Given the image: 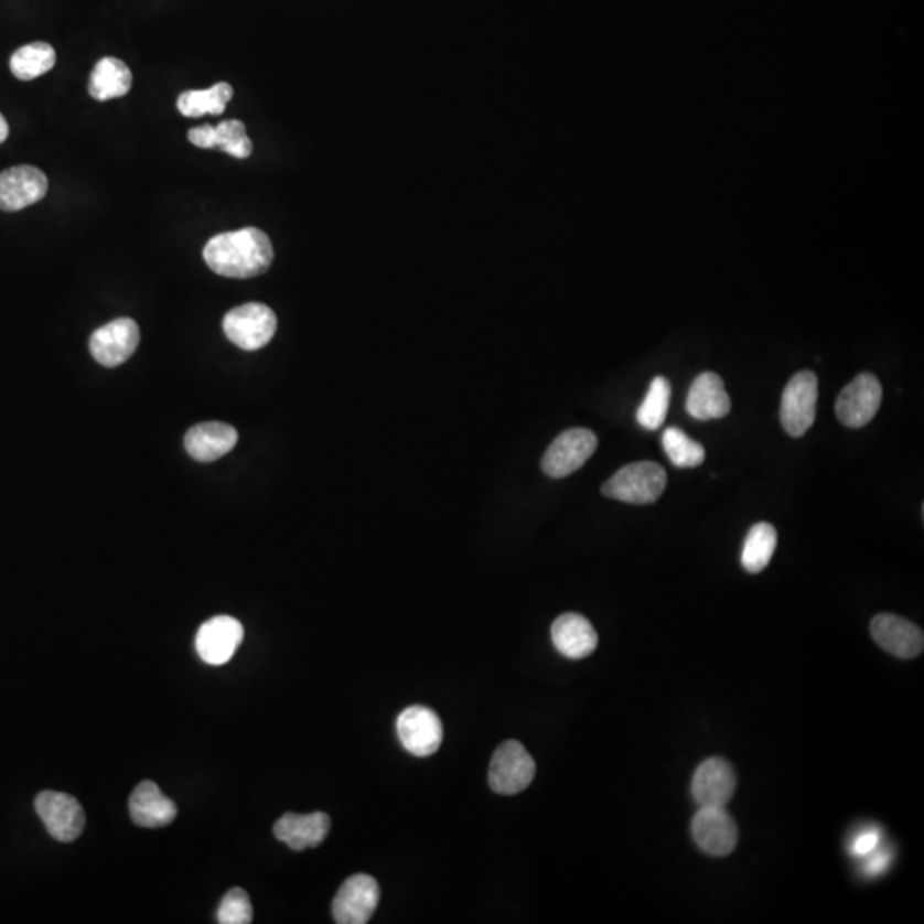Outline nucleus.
<instances>
[{
  "instance_id": "4468645a",
  "label": "nucleus",
  "mask_w": 924,
  "mask_h": 924,
  "mask_svg": "<svg viewBox=\"0 0 924 924\" xmlns=\"http://www.w3.org/2000/svg\"><path fill=\"white\" fill-rule=\"evenodd\" d=\"M49 192L45 173L30 164L12 166L0 173V209L14 213L40 203Z\"/></svg>"
},
{
  "instance_id": "0eeeda50",
  "label": "nucleus",
  "mask_w": 924,
  "mask_h": 924,
  "mask_svg": "<svg viewBox=\"0 0 924 924\" xmlns=\"http://www.w3.org/2000/svg\"><path fill=\"white\" fill-rule=\"evenodd\" d=\"M598 449V437L588 428L560 433L542 455L541 468L550 477H566L581 470Z\"/></svg>"
},
{
  "instance_id": "7ed1b4c3",
  "label": "nucleus",
  "mask_w": 924,
  "mask_h": 924,
  "mask_svg": "<svg viewBox=\"0 0 924 924\" xmlns=\"http://www.w3.org/2000/svg\"><path fill=\"white\" fill-rule=\"evenodd\" d=\"M276 313L262 303L235 307L223 319V331L232 343L245 352H257L275 337Z\"/></svg>"
},
{
  "instance_id": "f03ea898",
  "label": "nucleus",
  "mask_w": 924,
  "mask_h": 924,
  "mask_svg": "<svg viewBox=\"0 0 924 924\" xmlns=\"http://www.w3.org/2000/svg\"><path fill=\"white\" fill-rule=\"evenodd\" d=\"M668 483V474L665 468L657 462L641 461L632 462L616 471L606 483H604V497L613 501L625 502V504L649 505L662 497Z\"/></svg>"
},
{
  "instance_id": "5701e85b",
  "label": "nucleus",
  "mask_w": 924,
  "mask_h": 924,
  "mask_svg": "<svg viewBox=\"0 0 924 924\" xmlns=\"http://www.w3.org/2000/svg\"><path fill=\"white\" fill-rule=\"evenodd\" d=\"M234 98V88L228 83H218L207 89H194L179 96L176 108L189 119H200L203 115H222L226 105Z\"/></svg>"
},
{
  "instance_id": "bb28decb",
  "label": "nucleus",
  "mask_w": 924,
  "mask_h": 924,
  "mask_svg": "<svg viewBox=\"0 0 924 924\" xmlns=\"http://www.w3.org/2000/svg\"><path fill=\"white\" fill-rule=\"evenodd\" d=\"M663 448L676 468H697L706 459L702 443L691 440L680 428H668L663 433Z\"/></svg>"
},
{
  "instance_id": "f3484780",
  "label": "nucleus",
  "mask_w": 924,
  "mask_h": 924,
  "mask_svg": "<svg viewBox=\"0 0 924 924\" xmlns=\"http://www.w3.org/2000/svg\"><path fill=\"white\" fill-rule=\"evenodd\" d=\"M237 442V430L222 421L194 425L184 439L189 455L200 462H213L223 458L234 451Z\"/></svg>"
},
{
  "instance_id": "c85d7f7f",
  "label": "nucleus",
  "mask_w": 924,
  "mask_h": 924,
  "mask_svg": "<svg viewBox=\"0 0 924 924\" xmlns=\"http://www.w3.org/2000/svg\"><path fill=\"white\" fill-rule=\"evenodd\" d=\"M216 921L222 924H249L253 923L254 911L250 898L244 889H235L226 892L216 914Z\"/></svg>"
},
{
  "instance_id": "473e14b6",
  "label": "nucleus",
  "mask_w": 924,
  "mask_h": 924,
  "mask_svg": "<svg viewBox=\"0 0 924 924\" xmlns=\"http://www.w3.org/2000/svg\"><path fill=\"white\" fill-rule=\"evenodd\" d=\"M9 138V126L8 120L4 119V115L0 114V144Z\"/></svg>"
},
{
  "instance_id": "a878e982",
  "label": "nucleus",
  "mask_w": 924,
  "mask_h": 924,
  "mask_svg": "<svg viewBox=\"0 0 924 924\" xmlns=\"http://www.w3.org/2000/svg\"><path fill=\"white\" fill-rule=\"evenodd\" d=\"M669 399H671V384L666 377H656L651 383L646 399L637 411V421L646 430L662 428L668 415Z\"/></svg>"
},
{
  "instance_id": "aec40b11",
  "label": "nucleus",
  "mask_w": 924,
  "mask_h": 924,
  "mask_svg": "<svg viewBox=\"0 0 924 924\" xmlns=\"http://www.w3.org/2000/svg\"><path fill=\"white\" fill-rule=\"evenodd\" d=\"M129 812L139 827L158 829L175 820L176 805L163 795V791L153 781H142L130 795Z\"/></svg>"
},
{
  "instance_id": "20e7f679",
  "label": "nucleus",
  "mask_w": 924,
  "mask_h": 924,
  "mask_svg": "<svg viewBox=\"0 0 924 924\" xmlns=\"http://www.w3.org/2000/svg\"><path fill=\"white\" fill-rule=\"evenodd\" d=\"M818 377L812 370L791 377L781 399V425L791 437H803L817 418Z\"/></svg>"
},
{
  "instance_id": "f8f14e48",
  "label": "nucleus",
  "mask_w": 924,
  "mask_h": 924,
  "mask_svg": "<svg viewBox=\"0 0 924 924\" xmlns=\"http://www.w3.org/2000/svg\"><path fill=\"white\" fill-rule=\"evenodd\" d=\"M380 889L370 874H353L337 890L333 902L334 921L340 924H365L374 916Z\"/></svg>"
},
{
  "instance_id": "2eb2a0df",
  "label": "nucleus",
  "mask_w": 924,
  "mask_h": 924,
  "mask_svg": "<svg viewBox=\"0 0 924 924\" xmlns=\"http://www.w3.org/2000/svg\"><path fill=\"white\" fill-rule=\"evenodd\" d=\"M871 635L882 649L901 659H913L924 649V635L920 626L892 613H882L871 620Z\"/></svg>"
},
{
  "instance_id": "6e6552de",
  "label": "nucleus",
  "mask_w": 924,
  "mask_h": 924,
  "mask_svg": "<svg viewBox=\"0 0 924 924\" xmlns=\"http://www.w3.org/2000/svg\"><path fill=\"white\" fill-rule=\"evenodd\" d=\"M882 386L873 374H860L840 390L836 415L849 428L867 427L882 405Z\"/></svg>"
},
{
  "instance_id": "423d86ee",
  "label": "nucleus",
  "mask_w": 924,
  "mask_h": 924,
  "mask_svg": "<svg viewBox=\"0 0 924 924\" xmlns=\"http://www.w3.org/2000/svg\"><path fill=\"white\" fill-rule=\"evenodd\" d=\"M35 810L55 840L73 842L85 830L86 815L83 805L67 793L42 791L36 796Z\"/></svg>"
},
{
  "instance_id": "cd10ccee",
  "label": "nucleus",
  "mask_w": 924,
  "mask_h": 924,
  "mask_svg": "<svg viewBox=\"0 0 924 924\" xmlns=\"http://www.w3.org/2000/svg\"><path fill=\"white\" fill-rule=\"evenodd\" d=\"M214 148L238 160L249 158L254 151L247 127L240 120H223L214 127Z\"/></svg>"
},
{
  "instance_id": "2f4dec72",
  "label": "nucleus",
  "mask_w": 924,
  "mask_h": 924,
  "mask_svg": "<svg viewBox=\"0 0 924 924\" xmlns=\"http://www.w3.org/2000/svg\"><path fill=\"white\" fill-rule=\"evenodd\" d=\"M870 860H868L867 867H864V873L870 874V877H874V874L883 873V871L889 868L890 864V856L889 852H871Z\"/></svg>"
},
{
  "instance_id": "9b49d317",
  "label": "nucleus",
  "mask_w": 924,
  "mask_h": 924,
  "mask_svg": "<svg viewBox=\"0 0 924 924\" xmlns=\"http://www.w3.org/2000/svg\"><path fill=\"white\" fill-rule=\"evenodd\" d=\"M244 641V625L234 616L219 615L204 622L195 635V651L211 666H223Z\"/></svg>"
},
{
  "instance_id": "9d476101",
  "label": "nucleus",
  "mask_w": 924,
  "mask_h": 924,
  "mask_svg": "<svg viewBox=\"0 0 924 924\" xmlns=\"http://www.w3.org/2000/svg\"><path fill=\"white\" fill-rule=\"evenodd\" d=\"M141 340L138 322L117 319L96 329L89 340V352L104 367H119L135 355Z\"/></svg>"
},
{
  "instance_id": "b1692460",
  "label": "nucleus",
  "mask_w": 924,
  "mask_h": 924,
  "mask_svg": "<svg viewBox=\"0 0 924 924\" xmlns=\"http://www.w3.org/2000/svg\"><path fill=\"white\" fill-rule=\"evenodd\" d=\"M777 547V531L769 523H759L746 535L741 566L749 573H761L771 563L772 555Z\"/></svg>"
},
{
  "instance_id": "39448f33",
  "label": "nucleus",
  "mask_w": 924,
  "mask_h": 924,
  "mask_svg": "<svg viewBox=\"0 0 924 924\" xmlns=\"http://www.w3.org/2000/svg\"><path fill=\"white\" fill-rule=\"evenodd\" d=\"M536 764L519 741L508 740L493 753L488 783L498 795H517L535 780Z\"/></svg>"
},
{
  "instance_id": "ddd939ff",
  "label": "nucleus",
  "mask_w": 924,
  "mask_h": 924,
  "mask_svg": "<svg viewBox=\"0 0 924 924\" xmlns=\"http://www.w3.org/2000/svg\"><path fill=\"white\" fill-rule=\"evenodd\" d=\"M402 746L415 756H428L442 745L443 728L439 716L423 706L408 707L398 718Z\"/></svg>"
},
{
  "instance_id": "6ab92c4d",
  "label": "nucleus",
  "mask_w": 924,
  "mask_h": 924,
  "mask_svg": "<svg viewBox=\"0 0 924 924\" xmlns=\"http://www.w3.org/2000/svg\"><path fill=\"white\" fill-rule=\"evenodd\" d=\"M688 415L696 420H719L730 415V396L726 393L724 383L715 372H703L694 380L688 390Z\"/></svg>"
},
{
  "instance_id": "4be33fe9",
  "label": "nucleus",
  "mask_w": 924,
  "mask_h": 924,
  "mask_svg": "<svg viewBox=\"0 0 924 924\" xmlns=\"http://www.w3.org/2000/svg\"><path fill=\"white\" fill-rule=\"evenodd\" d=\"M132 88V73L120 58L105 57L89 76V95L98 101L122 98Z\"/></svg>"
},
{
  "instance_id": "c756f323",
  "label": "nucleus",
  "mask_w": 924,
  "mask_h": 924,
  "mask_svg": "<svg viewBox=\"0 0 924 924\" xmlns=\"http://www.w3.org/2000/svg\"><path fill=\"white\" fill-rule=\"evenodd\" d=\"M880 845V830L879 829H867L863 832L858 834L856 839L851 842V851L852 856H858V858H864V856L871 855V852L877 851Z\"/></svg>"
},
{
  "instance_id": "7c9ffc66",
  "label": "nucleus",
  "mask_w": 924,
  "mask_h": 924,
  "mask_svg": "<svg viewBox=\"0 0 924 924\" xmlns=\"http://www.w3.org/2000/svg\"><path fill=\"white\" fill-rule=\"evenodd\" d=\"M189 141L201 150H214V127L203 126L189 130Z\"/></svg>"
},
{
  "instance_id": "dca6fc26",
  "label": "nucleus",
  "mask_w": 924,
  "mask_h": 924,
  "mask_svg": "<svg viewBox=\"0 0 924 924\" xmlns=\"http://www.w3.org/2000/svg\"><path fill=\"white\" fill-rule=\"evenodd\" d=\"M737 789V774L724 759H709L697 767L691 795L699 806H726Z\"/></svg>"
},
{
  "instance_id": "a211bd4d",
  "label": "nucleus",
  "mask_w": 924,
  "mask_h": 924,
  "mask_svg": "<svg viewBox=\"0 0 924 924\" xmlns=\"http://www.w3.org/2000/svg\"><path fill=\"white\" fill-rule=\"evenodd\" d=\"M329 829L331 818L322 812L309 815L287 814L276 821L275 836L293 851H303L321 846L327 837Z\"/></svg>"
},
{
  "instance_id": "f257e3e1",
  "label": "nucleus",
  "mask_w": 924,
  "mask_h": 924,
  "mask_svg": "<svg viewBox=\"0 0 924 924\" xmlns=\"http://www.w3.org/2000/svg\"><path fill=\"white\" fill-rule=\"evenodd\" d=\"M272 259L271 240L253 226L216 235L204 247L207 268L225 278H257L271 268Z\"/></svg>"
},
{
  "instance_id": "1a4fd4ad",
  "label": "nucleus",
  "mask_w": 924,
  "mask_h": 924,
  "mask_svg": "<svg viewBox=\"0 0 924 924\" xmlns=\"http://www.w3.org/2000/svg\"><path fill=\"white\" fill-rule=\"evenodd\" d=\"M691 836L703 852L722 858L737 848L738 825L724 806H700L691 820Z\"/></svg>"
},
{
  "instance_id": "393cba45",
  "label": "nucleus",
  "mask_w": 924,
  "mask_h": 924,
  "mask_svg": "<svg viewBox=\"0 0 924 924\" xmlns=\"http://www.w3.org/2000/svg\"><path fill=\"white\" fill-rule=\"evenodd\" d=\"M57 62L54 46L35 42L21 46L12 54L11 71L18 79L31 80L54 69Z\"/></svg>"
},
{
  "instance_id": "412c9836",
  "label": "nucleus",
  "mask_w": 924,
  "mask_h": 924,
  "mask_svg": "<svg viewBox=\"0 0 924 924\" xmlns=\"http://www.w3.org/2000/svg\"><path fill=\"white\" fill-rule=\"evenodd\" d=\"M551 638L558 653L569 659L588 657L598 647V634L594 626L579 613H566L558 616L551 625Z\"/></svg>"
}]
</instances>
